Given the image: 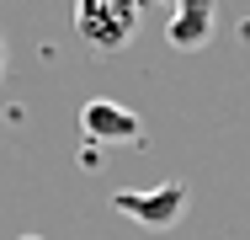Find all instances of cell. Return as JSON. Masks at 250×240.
Returning a JSON list of instances; mask_svg holds the SVG:
<instances>
[{
  "label": "cell",
  "instance_id": "obj_5",
  "mask_svg": "<svg viewBox=\"0 0 250 240\" xmlns=\"http://www.w3.org/2000/svg\"><path fill=\"white\" fill-rule=\"evenodd\" d=\"M139 5H144V0H139ZM154 5H176V0H154Z\"/></svg>",
  "mask_w": 250,
  "mask_h": 240
},
{
  "label": "cell",
  "instance_id": "obj_4",
  "mask_svg": "<svg viewBox=\"0 0 250 240\" xmlns=\"http://www.w3.org/2000/svg\"><path fill=\"white\" fill-rule=\"evenodd\" d=\"M218 27V0H176L170 5V22H165V38L176 48H202Z\"/></svg>",
  "mask_w": 250,
  "mask_h": 240
},
{
  "label": "cell",
  "instance_id": "obj_3",
  "mask_svg": "<svg viewBox=\"0 0 250 240\" xmlns=\"http://www.w3.org/2000/svg\"><path fill=\"white\" fill-rule=\"evenodd\" d=\"M80 134L91 144H139L144 139V118L112 96H91L80 107Z\"/></svg>",
  "mask_w": 250,
  "mask_h": 240
},
{
  "label": "cell",
  "instance_id": "obj_7",
  "mask_svg": "<svg viewBox=\"0 0 250 240\" xmlns=\"http://www.w3.org/2000/svg\"><path fill=\"white\" fill-rule=\"evenodd\" d=\"M27 240H32V235H27Z\"/></svg>",
  "mask_w": 250,
  "mask_h": 240
},
{
  "label": "cell",
  "instance_id": "obj_6",
  "mask_svg": "<svg viewBox=\"0 0 250 240\" xmlns=\"http://www.w3.org/2000/svg\"><path fill=\"white\" fill-rule=\"evenodd\" d=\"M0 70H5V43H0Z\"/></svg>",
  "mask_w": 250,
  "mask_h": 240
},
{
  "label": "cell",
  "instance_id": "obj_1",
  "mask_svg": "<svg viewBox=\"0 0 250 240\" xmlns=\"http://www.w3.org/2000/svg\"><path fill=\"white\" fill-rule=\"evenodd\" d=\"M75 32L96 53H117L139 32V0H75Z\"/></svg>",
  "mask_w": 250,
  "mask_h": 240
},
{
  "label": "cell",
  "instance_id": "obj_2",
  "mask_svg": "<svg viewBox=\"0 0 250 240\" xmlns=\"http://www.w3.org/2000/svg\"><path fill=\"white\" fill-rule=\"evenodd\" d=\"M112 208L128 214L139 230H170L187 214V187L181 182H160V187H144V192H117Z\"/></svg>",
  "mask_w": 250,
  "mask_h": 240
}]
</instances>
